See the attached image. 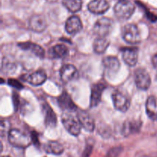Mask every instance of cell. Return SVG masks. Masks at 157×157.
<instances>
[{"label": "cell", "mask_w": 157, "mask_h": 157, "mask_svg": "<svg viewBox=\"0 0 157 157\" xmlns=\"http://www.w3.org/2000/svg\"><path fill=\"white\" fill-rule=\"evenodd\" d=\"M18 45L19 46V48H21V49H23V50L31 51L34 55H35L37 57H38V58H44V55H45L44 50L43 49V48H41V46L38 45V44L27 41V42L19 43Z\"/></svg>", "instance_id": "cell-20"}, {"label": "cell", "mask_w": 157, "mask_h": 157, "mask_svg": "<svg viewBox=\"0 0 157 157\" xmlns=\"http://www.w3.org/2000/svg\"><path fill=\"white\" fill-rule=\"evenodd\" d=\"M110 8L107 0H92L87 5V9L91 13L95 15H102Z\"/></svg>", "instance_id": "cell-11"}, {"label": "cell", "mask_w": 157, "mask_h": 157, "mask_svg": "<svg viewBox=\"0 0 157 157\" xmlns=\"http://www.w3.org/2000/svg\"><path fill=\"white\" fill-rule=\"evenodd\" d=\"M146 15H147V18H148L150 21H151L152 22H155L157 21V16L155 14L150 12L148 9H146Z\"/></svg>", "instance_id": "cell-30"}, {"label": "cell", "mask_w": 157, "mask_h": 157, "mask_svg": "<svg viewBox=\"0 0 157 157\" xmlns=\"http://www.w3.org/2000/svg\"><path fill=\"white\" fill-rule=\"evenodd\" d=\"M67 54H68V49L64 44H56L51 50V55L55 58H63L67 56Z\"/></svg>", "instance_id": "cell-24"}, {"label": "cell", "mask_w": 157, "mask_h": 157, "mask_svg": "<svg viewBox=\"0 0 157 157\" xmlns=\"http://www.w3.org/2000/svg\"><path fill=\"white\" fill-rule=\"evenodd\" d=\"M77 117L81 127L87 132H93L95 128V123L93 118L87 111L79 110L77 113Z\"/></svg>", "instance_id": "cell-9"}, {"label": "cell", "mask_w": 157, "mask_h": 157, "mask_svg": "<svg viewBox=\"0 0 157 157\" xmlns=\"http://www.w3.org/2000/svg\"><path fill=\"white\" fill-rule=\"evenodd\" d=\"M42 111L44 115V124L48 127H55L57 125V116L52 107L47 104H42Z\"/></svg>", "instance_id": "cell-17"}, {"label": "cell", "mask_w": 157, "mask_h": 157, "mask_svg": "<svg viewBox=\"0 0 157 157\" xmlns=\"http://www.w3.org/2000/svg\"><path fill=\"white\" fill-rule=\"evenodd\" d=\"M142 126V122L140 121H127L123 125L122 133L124 136L133 134L140 131Z\"/></svg>", "instance_id": "cell-19"}, {"label": "cell", "mask_w": 157, "mask_h": 157, "mask_svg": "<svg viewBox=\"0 0 157 157\" xmlns=\"http://www.w3.org/2000/svg\"><path fill=\"white\" fill-rule=\"evenodd\" d=\"M13 102L14 106H15V110H17L20 106V101L19 98H18V96L15 93L13 94Z\"/></svg>", "instance_id": "cell-31"}, {"label": "cell", "mask_w": 157, "mask_h": 157, "mask_svg": "<svg viewBox=\"0 0 157 157\" xmlns=\"http://www.w3.org/2000/svg\"><path fill=\"white\" fill-rule=\"evenodd\" d=\"M31 138H32V142H33L35 145L39 146V140H38V134H37V133H35V132H32Z\"/></svg>", "instance_id": "cell-32"}, {"label": "cell", "mask_w": 157, "mask_h": 157, "mask_svg": "<svg viewBox=\"0 0 157 157\" xmlns=\"http://www.w3.org/2000/svg\"><path fill=\"white\" fill-rule=\"evenodd\" d=\"M135 83L140 90H147L151 84V78L147 70L142 67H139L135 71L134 73Z\"/></svg>", "instance_id": "cell-6"}, {"label": "cell", "mask_w": 157, "mask_h": 157, "mask_svg": "<svg viewBox=\"0 0 157 157\" xmlns=\"http://www.w3.org/2000/svg\"><path fill=\"white\" fill-rule=\"evenodd\" d=\"M16 69L15 64L12 61L9 59H4L2 62V70L4 71L6 74H12Z\"/></svg>", "instance_id": "cell-26"}, {"label": "cell", "mask_w": 157, "mask_h": 157, "mask_svg": "<svg viewBox=\"0 0 157 157\" xmlns=\"http://www.w3.org/2000/svg\"><path fill=\"white\" fill-rule=\"evenodd\" d=\"M113 106L115 109L121 112H126L130 107V99L124 93L121 91H115L112 94Z\"/></svg>", "instance_id": "cell-8"}, {"label": "cell", "mask_w": 157, "mask_h": 157, "mask_svg": "<svg viewBox=\"0 0 157 157\" xmlns=\"http://www.w3.org/2000/svg\"><path fill=\"white\" fill-rule=\"evenodd\" d=\"M134 5L127 0H119L113 8L115 15L121 20L129 19L134 12Z\"/></svg>", "instance_id": "cell-2"}, {"label": "cell", "mask_w": 157, "mask_h": 157, "mask_svg": "<svg viewBox=\"0 0 157 157\" xmlns=\"http://www.w3.org/2000/svg\"><path fill=\"white\" fill-rule=\"evenodd\" d=\"M47 80V75L44 71H37L28 75L25 78V81L34 86H39L44 84Z\"/></svg>", "instance_id": "cell-18"}, {"label": "cell", "mask_w": 157, "mask_h": 157, "mask_svg": "<svg viewBox=\"0 0 157 157\" xmlns=\"http://www.w3.org/2000/svg\"><path fill=\"white\" fill-rule=\"evenodd\" d=\"M110 45V41L107 37H98L94 41V51L97 54H103Z\"/></svg>", "instance_id": "cell-23"}, {"label": "cell", "mask_w": 157, "mask_h": 157, "mask_svg": "<svg viewBox=\"0 0 157 157\" xmlns=\"http://www.w3.org/2000/svg\"><path fill=\"white\" fill-rule=\"evenodd\" d=\"M8 140L11 145L18 148H26L32 142L30 136L16 129H11L9 130Z\"/></svg>", "instance_id": "cell-1"}, {"label": "cell", "mask_w": 157, "mask_h": 157, "mask_svg": "<svg viewBox=\"0 0 157 157\" xmlns=\"http://www.w3.org/2000/svg\"><path fill=\"white\" fill-rule=\"evenodd\" d=\"M62 4L71 12H78L82 8V0H63Z\"/></svg>", "instance_id": "cell-25"}, {"label": "cell", "mask_w": 157, "mask_h": 157, "mask_svg": "<svg viewBox=\"0 0 157 157\" xmlns=\"http://www.w3.org/2000/svg\"><path fill=\"white\" fill-rule=\"evenodd\" d=\"M9 124L7 122V121H1V127H0V133H1V136H4L5 135L8 134L9 132Z\"/></svg>", "instance_id": "cell-27"}, {"label": "cell", "mask_w": 157, "mask_h": 157, "mask_svg": "<svg viewBox=\"0 0 157 157\" xmlns=\"http://www.w3.org/2000/svg\"><path fill=\"white\" fill-rule=\"evenodd\" d=\"M61 121L65 130L72 136H77L81 133V126L78 117H75L69 113H64L61 116Z\"/></svg>", "instance_id": "cell-3"}, {"label": "cell", "mask_w": 157, "mask_h": 157, "mask_svg": "<svg viewBox=\"0 0 157 157\" xmlns=\"http://www.w3.org/2000/svg\"><path fill=\"white\" fill-rule=\"evenodd\" d=\"M8 84H9V85L11 86V87H14V88L15 89H18V90L23 88V85L18 81V80L11 78V79H9V81H8Z\"/></svg>", "instance_id": "cell-28"}, {"label": "cell", "mask_w": 157, "mask_h": 157, "mask_svg": "<svg viewBox=\"0 0 157 157\" xmlns=\"http://www.w3.org/2000/svg\"><path fill=\"white\" fill-rule=\"evenodd\" d=\"M146 111L147 116L152 121H157V98L151 96L146 103Z\"/></svg>", "instance_id": "cell-21"}, {"label": "cell", "mask_w": 157, "mask_h": 157, "mask_svg": "<svg viewBox=\"0 0 157 157\" xmlns=\"http://www.w3.org/2000/svg\"><path fill=\"white\" fill-rule=\"evenodd\" d=\"M58 105L61 109L67 111H73L77 110L76 104L72 101L71 98L67 92H63L58 98Z\"/></svg>", "instance_id": "cell-16"}, {"label": "cell", "mask_w": 157, "mask_h": 157, "mask_svg": "<svg viewBox=\"0 0 157 157\" xmlns=\"http://www.w3.org/2000/svg\"><path fill=\"white\" fill-rule=\"evenodd\" d=\"M113 29V20L109 18L98 19L94 26V33L98 37H107Z\"/></svg>", "instance_id": "cell-5"}, {"label": "cell", "mask_w": 157, "mask_h": 157, "mask_svg": "<svg viewBox=\"0 0 157 157\" xmlns=\"http://www.w3.org/2000/svg\"><path fill=\"white\" fill-rule=\"evenodd\" d=\"M122 149L121 147H117V148L112 149L111 150H110L107 154V157H117L119 156V154L121 153Z\"/></svg>", "instance_id": "cell-29"}, {"label": "cell", "mask_w": 157, "mask_h": 157, "mask_svg": "<svg viewBox=\"0 0 157 157\" xmlns=\"http://www.w3.org/2000/svg\"><path fill=\"white\" fill-rule=\"evenodd\" d=\"M105 88L106 86L104 84H96L92 87L90 98V107H95L99 104Z\"/></svg>", "instance_id": "cell-13"}, {"label": "cell", "mask_w": 157, "mask_h": 157, "mask_svg": "<svg viewBox=\"0 0 157 157\" xmlns=\"http://www.w3.org/2000/svg\"><path fill=\"white\" fill-rule=\"evenodd\" d=\"M43 148L49 154L61 155L64 152V147L58 141H48L44 144Z\"/></svg>", "instance_id": "cell-22"}, {"label": "cell", "mask_w": 157, "mask_h": 157, "mask_svg": "<svg viewBox=\"0 0 157 157\" xmlns=\"http://www.w3.org/2000/svg\"><path fill=\"white\" fill-rule=\"evenodd\" d=\"M47 21L43 15H35L29 20V28L35 32H41L47 27Z\"/></svg>", "instance_id": "cell-14"}, {"label": "cell", "mask_w": 157, "mask_h": 157, "mask_svg": "<svg viewBox=\"0 0 157 157\" xmlns=\"http://www.w3.org/2000/svg\"><path fill=\"white\" fill-rule=\"evenodd\" d=\"M2 157H9V156H2Z\"/></svg>", "instance_id": "cell-34"}, {"label": "cell", "mask_w": 157, "mask_h": 157, "mask_svg": "<svg viewBox=\"0 0 157 157\" xmlns=\"http://www.w3.org/2000/svg\"><path fill=\"white\" fill-rule=\"evenodd\" d=\"M122 58L130 67H133L138 61V49L136 48H124L122 49Z\"/></svg>", "instance_id": "cell-12"}, {"label": "cell", "mask_w": 157, "mask_h": 157, "mask_svg": "<svg viewBox=\"0 0 157 157\" xmlns=\"http://www.w3.org/2000/svg\"><path fill=\"white\" fill-rule=\"evenodd\" d=\"M152 63H153V65L154 67V68L157 70V54L155 55L153 57V58H152Z\"/></svg>", "instance_id": "cell-33"}, {"label": "cell", "mask_w": 157, "mask_h": 157, "mask_svg": "<svg viewBox=\"0 0 157 157\" xmlns=\"http://www.w3.org/2000/svg\"><path fill=\"white\" fill-rule=\"evenodd\" d=\"M122 36L126 42L130 44H137L141 42V35L137 26L134 24H127L123 29Z\"/></svg>", "instance_id": "cell-4"}, {"label": "cell", "mask_w": 157, "mask_h": 157, "mask_svg": "<svg viewBox=\"0 0 157 157\" xmlns=\"http://www.w3.org/2000/svg\"><path fill=\"white\" fill-rule=\"evenodd\" d=\"M61 78L64 82L67 83L75 81L79 77V73L76 67L72 64H65L60 71Z\"/></svg>", "instance_id": "cell-10"}, {"label": "cell", "mask_w": 157, "mask_h": 157, "mask_svg": "<svg viewBox=\"0 0 157 157\" xmlns=\"http://www.w3.org/2000/svg\"><path fill=\"white\" fill-rule=\"evenodd\" d=\"M104 72L108 78H112L117 75L121 68L119 60L113 56H107L103 61Z\"/></svg>", "instance_id": "cell-7"}, {"label": "cell", "mask_w": 157, "mask_h": 157, "mask_svg": "<svg viewBox=\"0 0 157 157\" xmlns=\"http://www.w3.org/2000/svg\"><path fill=\"white\" fill-rule=\"evenodd\" d=\"M83 28L82 22L79 17L74 16L70 17L67 20L65 23L66 32L70 35H76L79 32H81Z\"/></svg>", "instance_id": "cell-15"}]
</instances>
